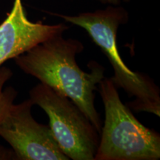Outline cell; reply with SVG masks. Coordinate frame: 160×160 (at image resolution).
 Instances as JSON below:
<instances>
[{
	"label": "cell",
	"instance_id": "cell-1",
	"mask_svg": "<svg viewBox=\"0 0 160 160\" xmlns=\"http://www.w3.org/2000/svg\"><path fill=\"white\" fill-rule=\"evenodd\" d=\"M62 34L58 33L15 57V63L25 73L71 99L100 133L102 121L94 106V91L105 78V68L91 62V71H82L76 56L83 51L82 43L64 39Z\"/></svg>",
	"mask_w": 160,
	"mask_h": 160
},
{
	"label": "cell",
	"instance_id": "cell-2",
	"mask_svg": "<svg viewBox=\"0 0 160 160\" xmlns=\"http://www.w3.org/2000/svg\"><path fill=\"white\" fill-rule=\"evenodd\" d=\"M82 28L108 59L114 75L110 78L117 88H122L136 99L129 106L137 112L146 111L160 116L159 89L147 75L132 71L122 60L118 51L117 35L121 24L128 22L127 11L121 7L80 13L78 16L55 14Z\"/></svg>",
	"mask_w": 160,
	"mask_h": 160
},
{
	"label": "cell",
	"instance_id": "cell-3",
	"mask_svg": "<svg viewBox=\"0 0 160 160\" xmlns=\"http://www.w3.org/2000/svg\"><path fill=\"white\" fill-rule=\"evenodd\" d=\"M98 91L105 107V119L96 160H157L159 133L144 126L120 99L111 79L104 78Z\"/></svg>",
	"mask_w": 160,
	"mask_h": 160
},
{
	"label": "cell",
	"instance_id": "cell-4",
	"mask_svg": "<svg viewBox=\"0 0 160 160\" xmlns=\"http://www.w3.org/2000/svg\"><path fill=\"white\" fill-rule=\"evenodd\" d=\"M29 99L47 113L64 154L73 160H94L99 133L71 99L42 82L31 90Z\"/></svg>",
	"mask_w": 160,
	"mask_h": 160
},
{
	"label": "cell",
	"instance_id": "cell-5",
	"mask_svg": "<svg viewBox=\"0 0 160 160\" xmlns=\"http://www.w3.org/2000/svg\"><path fill=\"white\" fill-rule=\"evenodd\" d=\"M31 100L11 106L0 123V137L10 144L17 159L68 160L49 126L37 122L31 115Z\"/></svg>",
	"mask_w": 160,
	"mask_h": 160
},
{
	"label": "cell",
	"instance_id": "cell-6",
	"mask_svg": "<svg viewBox=\"0 0 160 160\" xmlns=\"http://www.w3.org/2000/svg\"><path fill=\"white\" fill-rule=\"evenodd\" d=\"M68 29V26L62 23L50 25L30 21L22 0H14L11 11L0 25V67L8 59Z\"/></svg>",
	"mask_w": 160,
	"mask_h": 160
},
{
	"label": "cell",
	"instance_id": "cell-7",
	"mask_svg": "<svg viewBox=\"0 0 160 160\" xmlns=\"http://www.w3.org/2000/svg\"><path fill=\"white\" fill-rule=\"evenodd\" d=\"M13 76L11 70L7 67H0V123L8 113L17 96V91L13 87L3 90L5 84Z\"/></svg>",
	"mask_w": 160,
	"mask_h": 160
},
{
	"label": "cell",
	"instance_id": "cell-8",
	"mask_svg": "<svg viewBox=\"0 0 160 160\" xmlns=\"http://www.w3.org/2000/svg\"><path fill=\"white\" fill-rule=\"evenodd\" d=\"M17 159L14 151H8L0 146V159Z\"/></svg>",
	"mask_w": 160,
	"mask_h": 160
},
{
	"label": "cell",
	"instance_id": "cell-9",
	"mask_svg": "<svg viewBox=\"0 0 160 160\" xmlns=\"http://www.w3.org/2000/svg\"><path fill=\"white\" fill-rule=\"evenodd\" d=\"M104 4H111L113 5H117L119 4L120 0H98Z\"/></svg>",
	"mask_w": 160,
	"mask_h": 160
},
{
	"label": "cell",
	"instance_id": "cell-10",
	"mask_svg": "<svg viewBox=\"0 0 160 160\" xmlns=\"http://www.w3.org/2000/svg\"><path fill=\"white\" fill-rule=\"evenodd\" d=\"M125 1H126V2H127V1H129V0H125Z\"/></svg>",
	"mask_w": 160,
	"mask_h": 160
}]
</instances>
